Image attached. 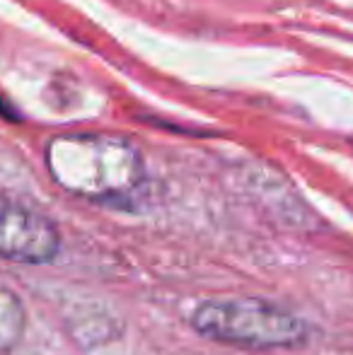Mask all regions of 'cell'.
<instances>
[{
  "label": "cell",
  "instance_id": "obj_1",
  "mask_svg": "<svg viewBox=\"0 0 353 355\" xmlns=\"http://www.w3.org/2000/svg\"><path fill=\"white\" fill-rule=\"evenodd\" d=\"M51 179L73 196L117 201L136 191L146 179V162L131 141L109 133L58 136L46 148Z\"/></svg>",
  "mask_w": 353,
  "mask_h": 355
},
{
  "label": "cell",
  "instance_id": "obj_2",
  "mask_svg": "<svg viewBox=\"0 0 353 355\" xmlns=\"http://www.w3.org/2000/svg\"><path fill=\"white\" fill-rule=\"evenodd\" d=\"M191 327L211 341L252 351L293 348L307 338L302 319L259 297L208 300L193 309Z\"/></svg>",
  "mask_w": 353,
  "mask_h": 355
},
{
  "label": "cell",
  "instance_id": "obj_3",
  "mask_svg": "<svg viewBox=\"0 0 353 355\" xmlns=\"http://www.w3.org/2000/svg\"><path fill=\"white\" fill-rule=\"evenodd\" d=\"M61 249L58 227L29 203L0 193V259L15 263H49Z\"/></svg>",
  "mask_w": 353,
  "mask_h": 355
},
{
  "label": "cell",
  "instance_id": "obj_4",
  "mask_svg": "<svg viewBox=\"0 0 353 355\" xmlns=\"http://www.w3.org/2000/svg\"><path fill=\"white\" fill-rule=\"evenodd\" d=\"M27 329V312L17 295L0 285V355L12 353Z\"/></svg>",
  "mask_w": 353,
  "mask_h": 355
},
{
  "label": "cell",
  "instance_id": "obj_5",
  "mask_svg": "<svg viewBox=\"0 0 353 355\" xmlns=\"http://www.w3.org/2000/svg\"><path fill=\"white\" fill-rule=\"evenodd\" d=\"M0 116H8V119H15V114H12V107H10L8 102H5L3 97H0Z\"/></svg>",
  "mask_w": 353,
  "mask_h": 355
}]
</instances>
